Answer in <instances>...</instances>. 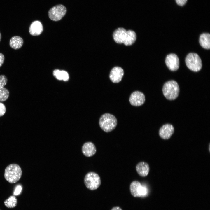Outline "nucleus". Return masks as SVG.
Instances as JSON below:
<instances>
[{
  "instance_id": "nucleus-1",
  "label": "nucleus",
  "mask_w": 210,
  "mask_h": 210,
  "mask_svg": "<svg viewBox=\"0 0 210 210\" xmlns=\"http://www.w3.org/2000/svg\"><path fill=\"white\" fill-rule=\"evenodd\" d=\"M22 171L18 164H13L8 166L5 169L4 174L5 179L9 183H15L20 178Z\"/></svg>"
},
{
  "instance_id": "nucleus-2",
  "label": "nucleus",
  "mask_w": 210,
  "mask_h": 210,
  "mask_svg": "<svg viewBox=\"0 0 210 210\" xmlns=\"http://www.w3.org/2000/svg\"><path fill=\"white\" fill-rule=\"evenodd\" d=\"M163 95L166 98L170 100H174L178 96L179 88L177 82L174 80L166 82L162 88Z\"/></svg>"
},
{
  "instance_id": "nucleus-3",
  "label": "nucleus",
  "mask_w": 210,
  "mask_h": 210,
  "mask_svg": "<svg viewBox=\"0 0 210 210\" xmlns=\"http://www.w3.org/2000/svg\"><path fill=\"white\" fill-rule=\"evenodd\" d=\"M117 120L113 115L108 113L102 115L99 120V125L101 128L106 132H110L116 127Z\"/></svg>"
},
{
  "instance_id": "nucleus-4",
  "label": "nucleus",
  "mask_w": 210,
  "mask_h": 210,
  "mask_svg": "<svg viewBox=\"0 0 210 210\" xmlns=\"http://www.w3.org/2000/svg\"><path fill=\"white\" fill-rule=\"evenodd\" d=\"M185 62L187 67L193 71H198L202 68V60L197 53H190L188 54L186 58Z\"/></svg>"
},
{
  "instance_id": "nucleus-5",
  "label": "nucleus",
  "mask_w": 210,
  "mask_h": 210,
  "mask_svg": "<svg viewBox=\"0 0 210 210\" xmlns=\"http://www.w3.org/2000/svg\"><path fill=\"white\" fill-rule=\"evenodd\" d=\"M84 182L86 187L92 190L97 189L101 184L100 176L97 173L93 172H89L86 175Z\"/></svg>"
},
{
  "instance_id": "nucleus-6",
  "label": "nucleus",
  "mask_w": 210,
  "mask_h": 210,
  "mask_svg": "<svg viewBox=\"0 0 210 210\" xmlns=\"http://www.w3.org/2000/svg\"><path fill=\"white\" fill-rule=\"evenodd\" d=\"M67 9L63 5H57L52 7L48 12L49 18L52 20L57 21L61 20L66 15Z\"/></svg>"
},
{
  "instance_id": "nucleus-7",
  "label": "nucleus",
  "mask_w": 210,
  "mask_h": 210,
  "mask_svg": "<svg viewBox=\"0 0 210 210\" xmlns=\"http://www.w3.org/2000/svg\"><path fill=\"white\" fill-rule=\"evenodd\" d=\"M130 189L131 195L134 197H144L147 194L146 188L137 181H134L131 183Z\"/></svg>"
},
{
  "instance_id": "nucleus-8",
  "label": "nucleus",
  "mask_w": 210,
  "mask_h": 210,
  "mask_svg": "<svg viewBox=\"0 0 210 210\" xmlns=\"http://www.w3.org/2000/svg\"><path fill=\"white\" fill-rule=\"evenodd\" d=\"M165 62L167 67L171 71H176L179 68V59L175 54L171 53L168 55L166 58Z\"/></svg>"
},
{
  "instance_id": "nucleus-9",
  "label": "nucleus",
  "mask_w": 210,
  "mask_h": 210,
  "mask_svg": "<svg viewBox=\"0 0 210 210\" xmlns=\"http://www.w3.org/2000/svg\"><path fill=\"white\" fill-rule=\"evenodd\" d=\"M145 101V96L144 93L138 91L132 92L129 98L130 104L135 106H139L143 105Z\"/></svg>"
},
{
  "instance_id": "nucleus-10",
  "label": "nucleus",
  "mask_w": 210,
  "mask_h": 210,
  "mask_svg": "<svg viewBox=\"0 0 210 210\" xmlns=\"http://www.w3.org/2000/svg\"><path fill=\"white\" fill-rule=\"evenodd\" d=\"M174 131V128L172 125L167 124L163 125L160 128L159 134L161 138L164 139H168L173 134Z\"/></svg>"
},
{
  "instance_id": "nucleus-11",
  "label": "nucleus",
  "mask_w": 210,
  "mask_h": 210,
  "mask_svg": "<svg viewBox=\"0 0 210 210\" xmlns=\"http://www.w3.org/2000/svg\"><path fill=\"white\" fill-rule=\"evenodd\" d=\"M124 71L120 67L116 66L111 70L109 78L112 82L118 83L122 79L124 75Z\"/></svg>"
},
{
  "instance_id": "nucleus-12",
  "label": "nucleus",
  "mask_w": 210,
  "mask_h": 210,
  "mask_svg": "<svg viewBox=\"0 0 210 210\" xmlns=\"http://www.w3.org/2000/svg\"><path fill=\"white\" fill-rule=\"evenodd\" d=\"M96 150L95 145L92 142H90L85 143L82 148L83 153L87 157H90L94 155Z\"/></svg>"
},
{
  "instance_id": "nucleus-13",
  "label": "nucleus",
  "mask_w": 210,
  "mask_h": 210,
  "mask_svg": "<svg viewBox=\"0 0 210 210\" xmlns=\"http://www.w3.org/2000/svg\"><path fill=\"white\" fill-rule=\"evenodd\" d=\"M136 171L141 176L145 177L148 175L150 170L148 164L144 162H141L137 164L136 167Z\"/></svg>"
},
{
  "instance_id": "nucleus-14",
  "label": "nucleus",
  "mask_w": 210,
  "mask_h": 210,
  "mask_svg": "<svg viewBox=\"0 0 210 210\" xmlns=\"http://www.w3.org/2000/svg\"><path fill=\"white\" fill-rule=\"evenodd\" d=\"M43 31L41 23L39 21L33 22L30 25L29 28L30 34L32 36H38L41 34Z\"/></svg>"
},
{
  "instance_id": "nucleus-15",
  "label": "nucleus",
  "mask_w": 210,
  "mask_h": 210,
  "mask_svg": "<svg viewBox=\"0 0 210 210\" xmlns=\"http://www.w3.org/2000/svg\"><path fill=\"white\" fill-rule=\"evenodd\" d=\"M127 31L123 28L116 29L113 34V37L115 41L118 43H123Z\"/></svg>"
},
{
  "instance_id": "nucleus-16",
  "label": "nucleus",
  "mask_w": 210,
  "mask_h": 210,
  "mask_svg": "<svg viewBox=\"0 0 210 210\" xmlns=\"http://www.w3.org/2000/svg\"><path fill=\"white\" fill-rule=\"evenodd\" d=\"M136 39V34L133 31H127L126 34L123 42L126 46H130L134 43Z\"/></svg>"
},
{
  "instance_id": "nucleus-17",
  "label": "nucleus",
  "mask_w": 210,
  "mask_h": 210,
  "mask_svg": "<svg viewBox=\"0 0 210 210\" xmlns=\"http://www.w3.org/2000/svg\"><path fill=\"white\" fill-rule=\"evenodd\" d=\"M23 40L22 38L15 36L12 37L9 41V45L12 48L17 50L20 48L23 43Z\"/></svg>"
},
{
  "instance_id": "nucleus-18",
  "label": "nucleus",
  "mask_w": 210,
  "mask_h": 210,
  "mask_svg": "<svg viewBox=\"0 0 210 210\" xmlns=\"http://www.w3.org/2000/svg\"><path fill=\"white\" fill-rule=\"evenodd\" d=\"M199 43L201 46L205 49H209L210 47V34L208 33L201 34L199 38Z\"/></svg>"
},
{
  "instance_id": "nucleus-19",
  "label": "nucleus",
  "mask_w": 210,
  "mask_h": 210,
  "mask_svg": "<svg viewBox=\"0 0 210 210\" xmlns=\"http://www.w3.org/2000/svg\"><path fill=\"white\" fill-rule=\"evenodd\" d=\"M54 76L58 80L66 81L69 79L68 73L64 71H60L58 69L55 70L53 72Z\"/></svg>"
},
{
  "instance_id": "nucleus-20",
  "label": "nucleus",
  "mask_w": 210,
  "mask_h": 210,
  "mask_svg": "<svg viewBox=\"0 0 210 210\" xmlns=\"http://www.w3.org/2000/svg\"><path fill=\"white\" fill-rule=\"evenodd\" d=\"M18 203V200L15 196H10L4 201L5 205L8 208L15 207Z\"/></svg>"
},
{
  "instance_id": "nucleus-21",
  "label": "nucleus",
  "mask_w": 210,
  "mask_h": 210,
  "mask_svg": "<svg viewBox=\"0 0 210 210\" xmlns=\"http://www.w3.org/2000/svg\"><path fill=\"white\" fill-rule=\"evenodd\" d=\"M9 96V92L7 89L4 87L0 88V102L6 101Z\"/></svg>"
},
{
  "instance_id": "nucleus-22",
  "label": "nucleus",
  "mask_w": 210,
  "mask_h": 210,
  "mask_svg": "<svg viewBox=\"0 0 210 210\" xmlns=\"http://www.w3.org/2000/svg\"><path fill=\"white\" fill-rule=\"evenodd\" d=\"M7 78L4 75H0V88L4 87L7 82Z\"/></svg>"
},
{
  "instance_id": "nucleus-23",
  "label": "nucleus",
  "mask_w": 210,
  "mask_h": 210,
  "mask_svg": "<svg viewBox=\"0 0 210 210\" xmlns=\"http://www.w3.org/2000/svg\"><path fill=\"white\" fill-rule=\"evenodd\" d=\"M6 108L5 105L0 102V117L3 116L5 113Z\"/></svg>"
},
{
  "instance_id": "nucleus-24",
  "label": "nucleus",
  "mask_w": 210,
  "mask_h": 210,
  "mask_svg": "<svg viewBox=\"0 0 210 210\" xmlns=\"http://www.w3.org/2000/svg\"><path fill=\"white\" fill-rule=\"evenodd\" d=\"M22 190V187L20 185L18 186L15 189L14 192V195H19L21 192Z\"/></svg>"
},
{
  "instance_id": "nucleus-25",
  "label": "nucleus",
  "mask_w": 210,
  "mask_h": 210,
  "mask_svg": "<svg viewBox=\"0 0 210 210\" xmlns=\"http://www.w3.org/2000/svg\"><path fill=\"white\" fill-rule=\"evenodd\" d=\"M175 1L178 5L182 6L186 4L187 0H175Z\"/></svg>"
},
{
  "instance_id": "nucleus-26",
  "label": "nucleus",
  "mask_w": 210,
  "mask_h": 210,
  "mask_svg": "<svg viewBox=\"0 0 210 210\" xmlns=\"http://www.w3.org/2000/svg\"><path fill=\"white\" fill-rule=\"evenodd\" d=\"M4 60V57L3 54L0 53V67L2 65Z\"/></svg>"
},
{
  "instance_id": "nucleus-27",
  "label": "nucleus",
  "mask_w": 210,
  "mask_h": 210,
  "mask_svg": "<svg viewBox=\"0 0 210 210\" xmlns=\"http://www.w3.org/2000/svg\"><path fill=\"white\" fill-rule=\"evenodd\" d=\"M111 210H122V209L118 206H116L113 208Z\"/></svg>"
},
{
  "instance_id": "nucleus-28",
  "label": "nucleus",
  "mask_w": 210,
  "mask_h": 210,
  "mask_svg": "<svg viewBox=\"0 0 210 210\" xmlns=\"http://www.w3.org/2000/svg\"><path fill=\"white\" fill-rule=\"evenodd\" d=\"M1 33H0V41L1 39Z\"/></svg>"
},
{
  "instance_id": "nucleus-29",
  "label": "nucleus",
  "mask_w": 210,
  "mask_h": 210,
  "mask_svg": "<svg viewBox=\"0 0 210 210\" xmlns=\"http://www.w3.org/2000/svg\"></svg>"
}]
</instances>
